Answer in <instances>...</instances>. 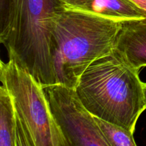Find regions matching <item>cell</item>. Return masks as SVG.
<instances>
[{"instance_id":"obj_4","label":"cell","mask_w":146,"mask_h":146,"mask_svg":"<svg viewBox=\"0 0 146 146\" xmlns=\"http://www.w3.org/2000/svg\"><path fill=\"white\" fill-rule=\"evenodd\" d=\"M0 80L12 98L24 146H68L50 110L44 87L13 60L1 61Z\"/></svg>"},{"instance_id":"obj_2","label":"cell","mask_w":146,"mask_h":146,"mask_svg":"<svg viewBox=\"0 0 146 146\" xmlns=\"http://www.w3.org/2000/svg\"><path fill=\"white\" fill-rule=\"evenodd\" d=\"M139 71L114 49L86 69L76 90L94 116L134 133L140 115L146 109Z\"/></svg>"},{"instance_id":"obj_12","label":"cell","mask_w":146,"mask_h":146,"mask_svg":"<svg viewBox=\"0 0 146 146\" xmlns=\"http://www.w3.org/2000/svg\"><path fill=\"white\" fill-rule=\"evenodd\" d=\"M146 12V0H132Z\"/></svg>"},{"instance_id":"obj_10","label":"cell","mask_w":146,"mask_h":146,"mask_svg":"<svg viewBox=\"0 0 146 146\" xmlns=\"http://www.w3.org/2000/svg\"><path fill=\"white\" fill-rule=\"evenodd\" d=\"M65 7L80 10H85L89 4V0H58Z\"/></svg>"},{"instance_id":"obj_7","label":"cell","mask_w":146,"mask_h":146,"mask_svg":"<svg viewBox=\"0 0 146 146\" xmlns=\"http://www.w3.org/2000/svg\"><path fill=\"white\" fill-rule=\"evenodd\" d=\"M0 146H24L19 122L7 87H0Z\"/></svg>"},{"instance_id":"obj_1","label":"cell","mask_w":146,"mask_h":146,"mask_svg":"<svg viewBox=\"0 0 146 146\" xmlns=\"http://www.w3.org/2000/svg\"><path fill=\"white\" fill-rule=\"evenodd\" d=\"M122 21L64 7L51 23V48L56 84L75 88L87 68L114 50Z\"/></svg>"},{"instance_id":"obj_8","label":"cell","mask_w":146,"mask_h":146,"mask_svg":"<svg viewBox=\"0 0 146 146\" xmlns=\"http://www.w3.org/2000/svg\"><path fill=\"white\" fill-rule=\"evenodd\" d=\"M84 11L118 21L146 18V12L132 0H89Z\"/></svg>"},{"instance_id":"obj_5","label":"cell","mask_w":146,"mask_h":146,"mask_svg":"<svg viewBox=\"0 0 146 146\" xmlns=\"http://www.w3.org/2000/svg\"><path fill=\"white\" fill-rule=\"evenodd\" d=\"M44 89L53 117L68 146H109L75 88L55 84Z\"/></svg>"},{"instance_id":"obj_3","label":"cell","mask_w":146,"mask_h":146,"mask_svg":"<svg viewBox=\"0 0 146 146\" xmlns=\"http://www.w3.org/2000/svg\"><path fill=\"white\" fill-rule=\"evenodd\" d=\"M58 0H9L0 41L15 61L43 87L56 84L51 56V23Z\"/></svg>"},{"instance_id":"obj_11","label":"cell","mask_w":146,"mask_h":146,"mask_svg":"<svg viewBox=\"0 0 146 146\" xmlns=\"http://www.w3.org/2000/svg\"><path fill=\"white\" fill-rule=\"evenodd\" d=\"M9 5V0H0V24L4 22L7 17Z\"/></svg>"},{"instance_id":"obj_13","label":"cell","mask_w":146,"mask_h":146,"mask_svg":"<svg viewBox=\"0 0 146 146\" xmlns=\"http://www.w3.org/2000/svg\"><path fill=\"white\" fill-rule=\"evenodd\" d=\"M143 90H144V97H145V104L146 108V83H143Z\"/></svg>"},{"instance_id":"obj_6","label":"cell","mask_w":146,"mask_h":146,"mask_svg":"<svg viewBox=\"0 0 146 146\" xmlns=\"http://www.w3.org/2000/svg\"><path fill=\"white\" fill-rule=\"evenodd\" d=\"M114 49L133 68L146 66V18L122 21Z\"/></svg>"},{"instance_id":"obj_9","label":"cell","mask_w":146,"mask_h":146,"mask_svg":"<svg viewBox=\"0 0 146 146\" xmlns=\"http://www.w3.org/2000/svg\"><path fill=\"white\" fill-rule=\"evenodd\" d=\"M109 146H135L133 133L117 124L94 116Z\"/></svg>"}]
</instances>
